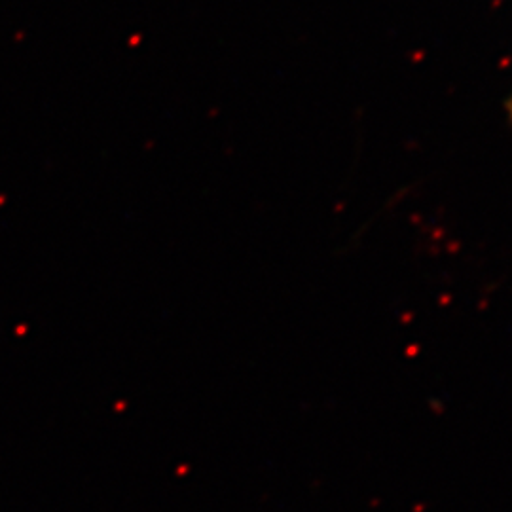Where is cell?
Returning <instances> with one entry per match:
<instances>
[{
  "label": "cell",
  "mask_w": 512,
  "mask_h": 512,
  "mask_svg": "<svg viewBox=\"0 0 512 512\" xmlns=\"http://www.w3.org/2000/svg\"><path fill=\"white\" fill-rule=\"evenodd\" d=\"M509 114H511V120H512V101L509 103Z\"/></svg>",
  "instance_id": "1"
}]
</instances>
